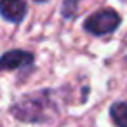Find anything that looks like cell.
<instances>
[{"instance_id": "6da1fadb", "label": "cell", "mask_w": 127, "mask_h": 127, "mask_svg": "<svg viewBox=\"0 0 127 127\" xmlns=\"http://www.w3.org/2000/svg\"><path fill=\"white\" fill-rule=\"evenodd\" d=\"M52 91L44 89L32 94L23 96L19 101H16L11 106V113L19 120L26 124H47L51 122L56 113V101L52 99Z\"/></svg>"}, {"instance_id": "7a4b0ae2", "label": "cell", "mask_w": 127, "mask_h": 127, "mask_svg": "<svg viewBox=\"0 0 127 127\" xmlns=\"http://www.w3.org/2000/svg\"><path fill=\"white\" fill-rule=\"evenodd\" d=\"M122 23L120 14L115 9H101L94 14H91L84 21V30L89 32L94 37H103L108 33H113Z\"/></svg>"}, {"instance_id": "3957f363", "label": "cell", "mask_w": 127, "mask_h": 127, "mask_svg": "<svg viewBox=\"0 0 127 127\" xmlns=\"http://www.w3.org/2000/svg\"><path fill=\"white\" fill-rule=\"evenodd\" d=\"M33 52L30 51H23V49H14L5 52L0 58V71H12V70H21L26 68L30 64H33Z\"/></svg>"}, {"instance_id": "277c9868", "label": "cell", "mask_w": 127, "mask_h": 127, "mask_svg": "<svg viewBox=\"0 0 127 127\" xmlns=\"http://www.w3.org/2000/svg\"><path fill=\"white\" fill-rule=\"evenodd\" d=\"M28 12L25 0H0V16L9 23H21Z\"/></svg>"}, {"instance_id": "5b68a950", "label": "cell", "mask_w": 127, "mask_h": 127, "mask_svg": "<svg viewBox=\"0 0 127 127\" xmlns=\"http://www.w3.org/2000/svg\"><path fill=\"white\" fill-rule=\"evenodd\" d=\"M110 117L117 127H127V103L117 101L110 106Z\"/></svg>"}, {"instance_id": "8992f818", "label": "cell", "mask_w": 127, "mask_h": 127, "mask_svg": "<svg viewBox=\"0 0 127 127\" xmlns=\"http://www.w3.org/2000/svg\"><path fill=\"white\" fill-rule=\"evenodd\" d=\"M78 4L80 0H64L61 5V16L64 19H75L78 12Z\"/></svg>"}, {"instance_id": "52a82bcc", "label": "cell", "mask_w": 127, "mask_h": 127, "mask_svg": "<svg viewBox=\"0 0 127 127\" xmlns=\"http://www.w3.org/2000/svg\"><path fill=\"white\" fill-rule=\"evenodd\" d=\"M37 4H45V2H49V0H35Z\"/></svg>"}]
</instances>
